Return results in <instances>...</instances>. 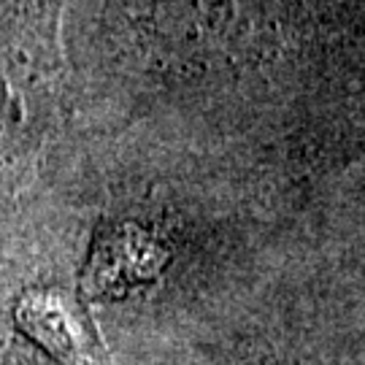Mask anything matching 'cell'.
Returning <instances> with one entry per match:
<instances>
[{"label":"cell","instance_id":"6da1fadb","mask_svg":"<svg viewBox=\"0 0 365 365\" xmlns=\"http://www.w3.org/2000/svg\"><path fill=\"white\" fill-rule=\"evenodd\" d=\"M16 319L27 336L60 363L98 365V339L87 317L66 295L49 289L27 292L16 309Z\"/></svg>","mask_w":365,"mask_h":365},{"label":"cell","instance_id":"7a4b0ae2","mask_svg":"<svg viewBox=\"0 0 365 365\" xmlns=\"http://www.w3.org/2000/svg\"><path fill=\"white\" fill-rule=\"evenodd\" d=\"M133 235L119 230L111 241H98V249H92V262L87 271L92 295L117 298L157 276L160 249L155 247V241H144V235L138 238V247H130Z\"/></svg>","mask_w":365,"mask_h":365},{"label":"cell","instance_id":"3957f363","mask_svg":"<svg viewBox=\"0 0 365 365\" xmlns=\"http://www.w3.org/2000/svg\"><path fill=\"white\" fill-rule=\"evenodd\" d=\"M0 365H30L27 360H22L19 354L9 349V346H0Z\"/></svg>","mask_w":365,"mask_h":365}]
</instances>
